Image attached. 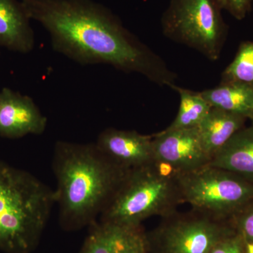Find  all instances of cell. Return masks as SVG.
<instances>
[{
  "instance_id": "obj_1",
  "label": "cell",
  "mask_w": 253,
  "mask_h": 253,
  "mask_svg": "<svg viewBox=\"0 0 253 253\" xmlns=\"http://www.w3.org/2000/svg\"><path fill=\"white\" fill-rule=\"evenodd\" d=\"M30 19L49 33L54 51L82 65L108 64L175 86L162 60L106 8L90 0H21Z\"/></svg>"
},
{
  "instance_id": "obj_19",
  "label": "cell",
  "mask_w": 253,
  "mask_h": 253,
  "mask_svg": "<svg viewBox=\"0 0 253 253\" xmlns=\"http://www.w3.org/2000/svg\"><path fill=\"white\" fill-rule=\"evenodd\" d=\"M236 225L245 242L253 244V202L238 213Z\"/></svg>"
},
{
  "instance_id": "obj_21",
  "label": "cell",
  "mask_w": 253,
  "mask_h": 253,
  "mask_svg": "<svg viewBox=\"0 0 253 253\" xmlns=\"http://www.w3.org/2000/svg\"><path fill=\"white\" fill-rule=\"evenodd\" d=\"M246 253H253V244L246 243Z\"/></svg>"
},
{
  "instance_id": "obj_16",
  "label": "cell",
  "mask_w": 253,
  "mask_h": 253,
  "mask_svg": "<svg viewBox=\"0 0 253 253\" xmlns=\"http://www.w3.org/2000/svg\"><path fill=\"white\" fill-rule=\"evenodd\" d=\"M174 89L180 96L177 116L168 129L196 127L207 116L212 106L203 97L201 92H193L175 86Z\"/></svg>"
},
{
  "instance_id": "obj_11",
  "label": "cell",
  "mask_w": 253,
  "mask_h": 253,
  "mask_svg": "<svg viewBox=\"0 0 253 253\" xmlns=\"http://www.w3.org/2000/svg\"><path fill=\"white\" fill-rule=\"evenodd\" d=\"M82 253H146L148 241L140 226L96 221Z\"/></svg>"
},
{
  "instance_id": "obj_12",
  "label": "cell",
  "mask_w": 253,
  "mask_h": 253,
  "mask_svg": "<svg viewBox=\"0 0 253 253\" xmlns=\"http://www.w3.org/2000/svg\"><path fill=\"white\" fill-rule=\"evenodd\" d=\"M21 1L0 0V46L16 52H30L35 46L34 32Z\"/></svg>"
},
{
  "instance_id": "obj_14",
  "label": "cell",
  "mask_w": 253,
  "mask_h": 253,
  "mask_svg": "<svg viewBox=\"0 0 253 253\" xmlns=\"http://www.w3.org/2000/svg\"><path fill=\"white\" fill-rule=\"evenodd\" d=\"M247 118L217 108H211L197 126L205 149L212 158L231 136L242 129Z\"/></svg>"
},
{
  "instance_id": "obj_4",
  "label": "cell",
  "mask_w": 253,
  "mask_h": 253,
  "mask_svg": "<svg viewBox=\"0 0 253 253\" xmlns=\"http://www.w3.org/2000/svg\"><path fill=\"white\" fill-rule=\"evenodd\" d=\"M180 202L176 172L154 161L126 172L101 213V221L140 226L141 221L152 216L170 215Z\"/></svg>"
},
{
  "instance_id": "obj_7",
  "label": "cell",
  "mask_w": 253,
  "mask_h": 253,
  "mask_svg": "<svg viewBox=\"0 0 253 253\" xmlns=\"http://www.w3.org/2000/svg\"><path fill=\"white\" fill-rule=\"evenodd\" d=\"M231 234L208 214L179 218L159 231L160 248L162 253H210L218 241Z\"/></svg>"
},
{
  "instance_id": "obj_2",
  "label": "cell",
  "mask_w": 253,
  "mask_h": 253,
  "mask_svg": "<svg viewBox=\"0 0 253 253\" xmlns=\"http://www.w3.org/2000/svg\"><path fill=\"white\" fill-rule=\"evenodd\" d=\"M52 168L60 224L67 230L90 225L101 215L128 170L118 167L94 144L59 141Z\"/></svg>"
},
{
  "instance_id": "obj_8",
  "label": "cell",
  "mask_w": 253,
  "mask_h": 253,
  "mask_svg": "<svg viewBox=\"0 0 253 253\" xmlns=\"http://www.w3.org/2000/svg\"><path fill=\"white\" fill-rule=\"evenodd\" d=\"M153 152L155 161L169 166L176 173L199 169L211 161L197 126L167 128L153 138Z\"/></svg>"
},
{
  "instance_id": "obj_22",
  "label": "cell",
  "mask_w": 253,
  "mask_h": 253,
  "mask_svg": "<svg viewBox=\"0 0 253 253\" xmlns=\"http://www.w3.org/2000/svg\"><path fill=\"white\" fill-rule=\"evenodd\" d=\"M251 120H252V121H253V115L252 119H251Z\"/></svg>"
},
{
  "instance_id": "obj_13",
  "label": "cell",
  "mask_w": 253,
  "mask_h": 253,
  "mask_svg": "<svg viewBox=\"0 0 253 253\" xmlns=\"http://www.w3.org/2000/svg\"><path fill=\"white\" fill-rule=\"evenodd\" d=\"M210 166L253 183V126L240 129L211 158Z\"/></svg>"
},
{
  "instance_id": "obj_18",
  "label": "cell",
  "mask_w": 253,
  "mask_h": 253,
  "mask_svg": "<svg viewBox=\"0 0 253 253\" xmlns=\"http://www.w3.org/2000/svg\"><path fill=\"white\" fill-rule=\"evenodd\" d=\"M210 253H246V243L239 234H231L218 241Z\"/></svg>"
},
{
  "instance_id": "obj_20",
  "label": "cell",
  "mask_w": 253,
  "mask_h": 253,
  "mask_svg": "<svg viewBox=\"0 0 253 253\" xmlns=\"http://www.w3.org/2000/svg\"><path fill=\"white\" fill-rule=\"evenodd\" d=\"M223 9L229 11L234 17L241 20L249 12L253 0H219Z\"/></svg>"
},
{
  "instance_id": "obj_17",
  "label": "cell",
  "mask_w": 253,
  "mask_h": 253,
  "mask_svg": "<svg viewBox=\"0 0 253 253\" xmlns=\"http://www.w3.org/2000/svg\"><path fill=\"white\" fill-rule=\"evenodd\" d=\"M237 82L253 85V42L240 46L235 59L224 72L223 83Z\"/></svg>"
},
{
  "instance_id": "obj_10",
  "label": "cell",
  "mask_w": 253,
  "mask_h": 253,
  "mask_svg": "<svg viewBox=\"0 0 253 253\" xmlns=\"http://www.w3.org/2000/svg\"><path fill=\"white\" fill-rule=\"evenodd\" d=\"M105 157L126 170L153 162V137L136 131L108 128L95 143Z\"/></svg>"
},
{
  "instance_id": "obj_5",
  "label": "cell",
  "mask_w": 253,
  "mask_h": 253,
  "mask_svg": "<svg viewBox=\"0 0 253 253\" xmlns=\"http://www.w3.org/2000/svg\"><path fill=\"white\" fill-rule=\"evenodd\" d=\"M176 181L181 201L213 217L238 214L253 202V183L210 165L177 173Z\"/></svg>"
},
{
  "instance_id": "obj_6",
  "label": "cell",
  "mask_w": 253,
  "mask_h": 253,
  "mask_svg": "<svg viewBox=\"0 0 253 253\" xmlns=\"http://www.w3.org/2000/svg\"><path fill=\"white\" fill-rule=\"evenodd\" d=\"M219 0H171L162 18L163 33L215 61L225 36Z\"/></svg>"
},
{
  "instance_id": "obj_3",
  "label": "cell",
  "mask_w": 253,
  "mask_h": 253,
  "mask_svg": "<svg viewBox=\"0 0 253 253\" xmlns=\"http://www.w3.org/2000/svg\"><path fill=\"white\" fill-rule=\"evenodd\" d=\"M54 204V190L31 173L0 161V250L31 252Z\"/></svg>"
},
{
  "instance_id": "obj_9",
  "label": "cell",
  "mask_w": 253,
  "mask_h": 253,
  "mask_svg": "<svg viewBox=\"0 0 253 253\" xmlns=\"http://www.w3.org/2000/svg\"><path fill=\"white\" fill-rule=\"evenodd\" d=\"M47 119L33 99L9 88L0 91V136L18 139L28 134L41 135Z\"/></svg>"
},
{
  "instance_id": "obj_15",
  "label": "cell",
  "mask_w": 253,
  "mask_h": 253,
  "mask_svg": "<svg viewBox=\"0 0 253 253\" xmlns=\"http://www.w3.org/2000/svg\"><path fill=\"white\" fill-rule=\"evenodd\" d=\"M201 94L213 108L252 119V84L237 82H226L217 87L202 91Z\"/></svg>"
}]
</instances>
